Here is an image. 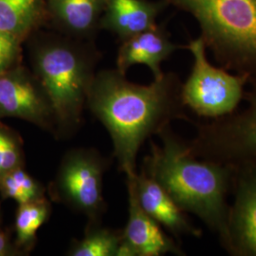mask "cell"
Masks as SVG:
<instances>
[{
	"label": "cell",
	"mask_w": 256,
	"mask_h": 256,
	"mask_svg": "<svg viewBox=\"0 0 256 256\" xmlns=\"http://www.w3.org/2000/svg\"><path fill=\"white\" fill-rule=\"evenodd\" d=\"M116 70L97 72L86 108L106 128L114 156L126 176L137 174V158L147 140L176 120L192 122L182 96V82L173 72L147 86L128 81Z\"/></svg>",
	"instance_id": "6da1fadb"
},
{
	"label": "cell",
	"mask_w": 256,
	"mask_h": 256,
	"mask_svg": "<svg viewBox=\"0 0 256 256\" xmlns=\"http://www.w3.org/2000/svg\"><path fill=\"white\" fill-rule=\"evenodd\" d=\"M151 142L142 171L158 183L187 214L202 220L225 250L228 247L230 192L234 169L202 160L192 154L189 142L173 132L171 126Z\"/></svg>",
	"instance_id": "7a4b0ae2"
},
{
	"label": "cell",
	"mask_w": 256,
	"mask_h": 256,
	"mask_svg": "<svg viewBox=\"0 0 256 256\" xmlns=\"http://www.w3.org/2000/svg\"><path fill=\"white\" fill-rule=\"evenodd\" d=\"M28 40L32 70L46 88L54 108L55 137H70L82 124L101 54L93 41L78 40L54 30H40Z\"/></svg>",
	"instance_id": "3957f363"
},
{
	"label": "cell",
	"mask_w": 256,
	"mask_h": 256,
	"mask_svg": "<svg viewBox=\"0 0 256 256\" xmlns=\"http://www.w3.org/2000/svg\"><path fill=\"white\" fill-rule=\"evenodd\" d=\"M191 14L216 64L256 84V0H162Z\"/></svg>",
	"instance_id": "277c9868"
},
{
	"label": "cell",
	"mask_w": 256,
	"mask_h": 256,
	"mask_svg": "<svg viewBox=\"0 0 256 256\" xmlns=\"http://www.w3.org/2000/svg\"><path fill=\"white\" fill-rule=\"evenodd\" d=\"M250 86L243 110L220 119L192 122L196 133L189 144L194 155L234 169L256 167V84Z\"/></svg>",
	"instance_id": "5b68a950"
},
{
	"label": "cell",
	"mask_w": 256,
	"mask_h": 256,
	"mask_svg": "<svg viewBox=\"0 0 256 256\" xmlns=\"http://www.w3.org/2000/svg\"><path fill=\"white\" fill-rule=\"evenodd\" d=\"M185 48L194 61L191 74L182 88L185 108L206 120L220 119L236 112L245 98L247 77L212 64L200 36L190 40Z\"/></svg>",
	"instance_id": "8992f818"
},
{
	"label": "cell",
	"mask_w": 256,
	"mask_h": 256,
	"mask_svg": "<svg viewBox=\"0 0 256 256\" xmlns=\"http://www.w3.org/2000/svg\"><path fill=\"white\" fill-rule=\"evenodd\" d=\"M108 168V162L94 149L68 151L50 187L52 198L86 216L90 223L100 222L106 210L104 176Z\"/></svg>",
	"instance_id": "52a82bcc"
},
{
	"label": "cell",
	"mask_w": 256,
	"mask_h": 256,
	"mask_svg": "<svg viewBox=\"0 0 256 256\" xmlns=\"http://www.w3.org/2000/svg\"><path fill=\"white\" fill-rule=\"evenodd\" d=\"M1 118L23 120L56 136L52 99L32 70L21 64L0 74Z\"/></svg>",
	"instance_id": "ba28073f"
},
{
	"label": "cell",
	"mask_w": 256,
	"mask_h": 256,
	"mask_svg": "<svg viewBox=\"0 0 256 256\" xmlns=\"http://www.w3.org/2000/svg\"><path fill=\"white\" fill-rule=\"evenodd\" d=\"M230 205L228 247L232 256H256V167L234 169Z\"/></svg>",
	"instance_id": "9c48e42d"
},
{
	"label": "cell",
	"mask_w": 256,
	"mask_h": 256,
	"mask_svg": "<svg viewBox=\"0 0 256 256\" xmlns=\"http://www.w3.org/2000/svg\"><path fill=\"white\" fill-rule=\"evenodd\" d=\"M134 176H126L129 216L126 227L122 230V243L119 256H162L168 254L185 256L180 244L140 207L135 191Z\"/></svg>",
	"instance_id": "30bf717a"
},
{
	"label": "cell",
	"mask_w": 256,
	"mask_h": 256,
	"mask_svg": "<svg viewBox=\"0 0 256 256\" xmlns=\"http://www.w3.org/2000/svg\"><path fill=\"white\" fill-rule=\"evenodd\" d=\"M133 178L138 202L150 218L178 241L184 236L202 238V230L192 224L187 214L158 183L144 171L137 173Z\"/></svg>",
	"instance_id": "8fae6325"
},
{
	"label": "cell",
	"mask_w": 256,
	"mask_h": 256,
	"mask_svg": "<svg viewBox=\"0 0 256 256\" xmlns=\"http://www.w3.org/2000/svg\"><path fill=\"white\" fill-rule=\"evenodd\" d=\"M185 48L171 40L164 24L156 25L135 36L122 42L117 56V70L126 74L136 64H144L152 72L154 79L160 78L164 72L162 64L178 50Z\"/></svg>",
	"instance_id": "7c38bea8"
},
{
	"label": "cell",
	"mask_w": 256,
	"mask_h": 256,
	"mask_svg": "<svg viewBox=\"0 0 256 256\" xmlns=\"http://www.w3.org/2000/svg\"><path fill=\"white\" fill-rule=\"evenodd\" d=\"M48 25L56 32L93 41L101 30L106 0H46Z\"/></svg>",
	"instance_id": "4fadbf2b"
},
{
	"label": "cell",
	"mask_w": 256,
	"mask_h": 256,
	"mask_svg": "<svg viewBox=\"0 0 256 256\" xmlns=\"http://www.w3.org/2000/svg\"><path fill=\"white\" fill-rule=\"evenodd\" d=\"M168 7L162 0H106L100 28L122 42L155 28L158 16Z\"/></svg>",
	"instance_id": "5bb4252c"
},
{
	"label": "cell",
	"mask_w": 256,
	"mask_h": 256,
	"mask_svg": "<svg viewBox=\"0 0 256 256\" xmlns=\"http://www.w3.org/2000/svg\"><path fill=\"white\" fill-rule=\"evenodd\" d=\"M48 22L46 0H0V30L22 44Z\"/></svg>",
	"instance_id": "9a60e30c"
},
{
	"label": "cell",
	"mask_w": 256,
	"mask_h": 256,
	"mask_svg": "<svg viewBox=\"0 0 256 256\" xmlns=\"http://www.w3.org/2000/svg\"><path fill=\"white\" fill-rule=\"evenodd\" d=\"M122 243V230L104 228L100 222L90 223L84 238L74 241L68 256H119Z\"/></svg>",
	"instance_id": "2e32d148"
},
{
	"label": "cell",
	"mask_w": 256,
	"mask_h": 256,
	"mask_svg": "<svg viewBox=\"0 0 256 256\" xmlns=\"http://www.w3.org/2000/svg\"><path fill=\"white\" fill-rule=\"evenodd\" d=\"M52 204L45 198L37 202L19 205L16 218V247L24 250H32L37 232L50 218Z\"/></svg>",
	"instance_id": "e0dca14e"
},
{
	"label": "cell",
	"mask_w": 256,
	"mask_h": 256,
	"mask_svg": "<svg viewBox=\"0 0 256 256\" xmlns=\"http://www.w3.org/2000/svg\"><path fill=\"white\" fill-rule=\"evenodd\" d=\"M45 186L28 173L24 166L18 167L0 180V194L18 205L37 202L46 198Z\"/></svg>",
	"instance_id": "ac0fdd59"
},
{
	"label": "cell",
	"mask_w": 256,
	"mask_h": 256,
	"mask_svg": "<svg viewBox=\"0 0 256 256\" xmlns=\"http://www.w3.org/2000/svg\"><path fill=\"white\" fill-rule=\"evenodd\" d=\"M25 165L23 144L18 135L0 122V180Z\"/></svg>",
	"instance_id": "d6986e66"
},
{
	"label": "cell",
	"mask_w": 256,
	"mask_h": 256,
	"mask_svg": "<svg viewBox=\"0 0 256 256\" xmlns=\"http://www.w3.org/2000/svg\"><path fill=\"white\" fill-rule=\"evenodd\" d=\"M22 43L0 30V74L21 64Z\"/></svg>",
	"instance_id": "ffe728a7"
},
{
	"label": "cell",
	"mask_w": 256,
	"mask_h": 256,
	"mask_svg": "<svg viewBox=\"0 0 256 256\" xmlns=\"http://www.w3.org/2000/svg\"><path fill=\"white\" fill-rule=\"evenodd\" d=\"M18 252L16 247L10 244L6 234L0 230V256H14Z\"/></svg>",
	"instance_id": "44dd1931"
}]
</instances>
